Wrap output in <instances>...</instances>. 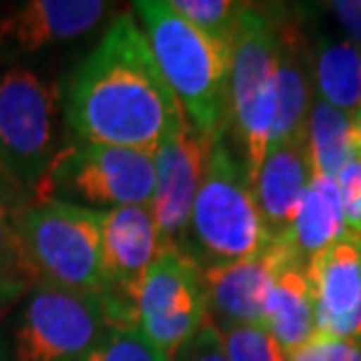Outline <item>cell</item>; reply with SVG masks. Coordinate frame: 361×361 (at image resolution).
<instances>
[{
  "instance_id": "cell-1",
  "label": "cell",
  "mask_w": 361,
  "mask_h": 361,
  "mask_svg": "<svg viewBox=\"0 0 361 361\" xmlns=\"http://www.w3.org/2000/svg\"><path fill=\"white\" fill-rule=\"evenodd\" d=\"M180 122L185 115L143 28L129 12L118 14L68 87L71 141L155 153Z\"/></svg>"
},
{
  "instance_id": "cell-2",
  "label": "cell",
  "mask_w": 361,
  "mask_h": 361,
  "mask_svg": "<svg viewBox=\"0 0 361 361\" xmlns=\"http://www.w3.org/2000/svg\"><path fill=\"white\" fill-rule=\"evenodd\" d=\"M134 10L188 125L209 141L226 136L230 47L195 28L169 3L141 0Z\"/></svg>"
},
{
  "instance_id": "cell-3",
  "label": "cell",
  "mask_w": 361,
  "mask_h": 361,
  "mask_svg": "<svg viewBox=\"0 0 361 361\" xmlns=\"http://www.w3.org/2000/svg\"><path fill=\"white\" fill-rule=\"evenodd\" d=\"M270 240L244 164L221 136L214 141L178 249L207 270L254 256Z\"/></svg>"
},
{
  "instance_id": "cell-4",
  "label": "cell",
  "mask_w": 361,
  "mask_h": 361,
  "mask_svg": "<svg viewBox=\"0 0 361 361\" xmlns=\"http://www.w3.org/2000/svg\"><path fill=\"white\" fill-rule=\"evenodd\" d=\"M277 120V10L247 3L230 47L228 122L249 183L270 150Z\"/></svg>"
},
{
  "instance_id": "cell-5",
  "label": "cell",
  "mask_w": 361,
  "mask_h": 361,
  "mask_svg": "<svg viewBox=\"0 0 361 361\" xmlns=\"http://www.w3.org/2000/svg\"><path fill=\"white\" fill-rule=\"evenodd\" d=\"M113 322L106 295L40 279L0 324V361H85Z\"/></svg>"
},
{
  "instance_id": "cell-6",
  "label": "cell",
  "mask_w": 361,
  "mask_h": 361,
  "mask_svg": "<svg viewBox=\"0 0 361 361\" xmlns=\"http://www.w3.org/2000/svg\"><path fill=\"white\" fill-rule=\"evenodd\" d=\"M157 183L155 153L97 143H71L33 185L35 204L66 202L104 212L153 204Z\"/></svg>"
},
{
  "instance_id": "cell-7",
  "label": "cell",
  "mask_w": 361,
  "mask_h": 361,
  "mask_svg": "<svg viewBox=\"0 0 361 361\" xmlns=\"http://www.w3.org/2000/svg\"><path fill=\"white\" fill-rule=\"evenodd\" d=\"M101 216L104 212L97 209L42 202L24 209L12 221L42 281L71 291L106 295Z\"/></svg>"
},
{
  "instance_id": "cell-8",
  "label": "cell",
  "mask_w": 361,
  "mask_h": 361,
  "mask_svg": "<svg viewBox=\"0 0 361 361\" xmlns=\"http://www.w3.org/2000/svg\"><path fill=\"white\" fill-rule=\"evenodd\" d=\"M56 92L21 66L0 75V171L14 183L35 185L52 164Z\"/></svg>"
},
{
  "instance_id": "cell-9",
  "label": "cell",
  "mask_w": 361,
  "mask_h": 361,
  "mask_svg": "<svg viewBox=\"0 0 361 361\" xmlns=\"http://www.w3.org/2000/svg\"><path fill=\"white\" fill-rule=\"evenodd\" d=\"M134 312L143 334L174 359L209 317L202 268L178 247L162 249L143 277Z\"/></svg>"
},
{
  "instance_id": "cell-10",
  "label": "cell",
  "mask_w": 361,
  "mask_h": 361,
  "mask_svg": "<svg viewBox=\"0 0 361 361\" xmlns=\"http://www.w3.org/2000/svg\"><path fill=\"white\" fill-rule=\"evenodd\" d=\"M212 148L214 141L200 136L185 120L171 129L155 150L157 183L150 209L157 223L162 249L180 244Z\"/></svg>"
},
{
  "instance_id": "cell-11",
  "label": "cell",
  "mask_w": 361,
  "mask_h": 361,
  "mask_svg": "<svg viewBox=\"0 0 361 361\" xmlns=\"http://www.w3.org/2000/svg\"><path fill=\"white\" fill-rule=\"evenodd\" d=\"M293 263L300 265L291 242L286 237H274L254 256L202 270L207 310L216 326L263 324L272 281L281 268Z\"/></svg>"
},
{
  "instance_id": "cell-12",
  "label": "cell",
  "mask_w": 361,
  "mask_h": 361,
  "mask_svg": "<svg viewBox=\"0 0 361 361\" xmlns=\"http://www.w3.org/2000/svg\"><path fill=\"white\" fill-rule=\"evenodd\" d=\"M162 251L150 204L104 209L101 216V270L106 295L134 307L143 277Z\"/></svg>"
},
{
  "instance_id": "cell-13",
  "label": "cell",
  "mask_w": 361,
  "mask_h": 361,
  "mask_svg": "<svg viewBox=\"0 0 361 361\" xmlns=\"http://www.w3.org/2000/svg\"><path fill=\"white\" fill-rule=\"evenodd\" d=\"M111 10L101 0H28L0 17V56L38 54L92 33Z\"/></svg>"
},
{
  "instance_id": "cell-14",
  "label": "cell",
  "mask_w": 361,
  "mask_h": 361,
  "mask_svg": "<svg viewBox=\"0 0 361 361\" xmlns=\"http://www.w3.org/2000/svg\"><path fill=\"white\" fill-rule=\"evenodd\" d=\"M314 334L361 341V240L341 237L307 265Z\"/></svg>"
},
{
  "instance_id": "cell-15",
  "label": "cell",
  "mask_w": 361,
  "mask_h": 361,
  "mask_svg": "<svg viewBox=\"0 0 361 361\" xmlns=\"http://www.w3.org/2000/svg\"><path fill=\"white\" fill-rule=\"evenodd\" d=\"M314 97L312 42L298 14L277 7V120L270 146L307 139Z\"/></svg>"
},
{
  "instance_id": "cell-16",
  "label": "cell",
  "mask_w": 361,
  "mask_h": 361,
  "mask_svg": "<svg viewBox=\"0 0 361 361\" xmlns=\"http://www.w3.org/2000/svg\"><path fill=\"white\" fill-rule=\"evenodd\" d=\"M310 180H312V160H310L307 139L270 146L261 169L251 180V190L272 240L291 233Z\"/></svg>"
},
{
  "instance_id": "cell-17",
  "label": "cell",
  "mask_w": 361,
  "mask_h": 361,
  "mask_svg": "<svg viewBox=\"0 0 361 361\" xmlns=\"http://www.w3.org/2000/svg\"><path fill=\"white\" fill-rule=\"evenodd\" d=\"M263 326L277 338L286 355H291L314 336V302L307 270L302 265H286L277 272L268 293Z\"/></svg>"
},
{
  "instance_id": "cell-18",
  "label": "cell",
  "mask_w": 361,
  "mask_h": 361,
  "mask_svg": "<svg viewBox=\"0 0 361 361\" xmlns=\"http://www.w3.org/2000/svg\"><path fill=\"white\" fill-rule=\"evenodd\" d=\"M343 235L345 221L336 178L312 174L286 240L291 242L300 265L307 270L310 261L341 240Z\"/></svg>"
},
{
  "instance_id": "cell-19",
  "label": "cell",
  "mask_w": 361,
  "mask_h": 361,
  "mask_svg": "<svg viewBox=\"0 0 361 361\" xmlns=\"http://www.w3.org/2000/svg\"><path fill=\"white\" fill-rule=\"evenodd\" d=\"M314 94L338 111L361 106V49L350 40H314Z\"/></svg>"
},
{
  "instance_id": "cell-20",
  "label": "cell",
  "mask_w": 361,
  "mask_h": 361,
  "mask_svg": "<svg viewBox=\"0 0 361 361\" xmlns=\"http://www.w3.org/2000/svg\"><path fill=\"white\" fill-rule=\"evenodd\" d=\"M355 115H348L314 97L307 120V146L312 174L336 178L355 150Z\"/></svg>"
},
{
  "instance_id": "cell-21",
  "label": "cell",
  "mask_w": 361,
  "mask_h": 361,
  "mask_svg": "<svg viewBox=\"0 0 361 361\" xmlns=\"http://www.w3.org/2000/svg\"><path fill=\"white\" fill-rule=\"evenodd\" d=\"M169 5L195 28L226 47H233L237 24L247 10V3L235 0H171Z\"/></svg>"
},
{
  "instance_id": "cell-22",
  "label": "cell",
  "mask_w": 361,
  "mask_h": 361,
  "mask_svg": "<svg viewBox=\"0 0 361 361\" xmlns=\"http://www.w3.org/2000/svg\"><path fill=\"white\" fill-rule=\"evenodd\" d=\"M85 361H171L139 324H108Z\"/></svg>"
},
{
  "instance_id": "cell-23",
  "label": "cell",
  "mask_w": 361,
  "mask_h": 361,
  "mask_svg": "<svg viewBox=\"0 0 361 361\" xmlns=\"http://www.w3.org/2000/svg\"><path fill=\"white\" fill-rule=\"evenodd\" d=\"M228 361H288L284 348L263 324L219 326Z\"/></svg>"
},
{
  "instance_id": "cell-24",
  "label": "cell",
  "mask_w": 361,
  "mask_h": 361,
  "mask_svg": "<svg viewBox=\"0 0 361 361\" xmlns=\"http://www.w3.org/2000/svg\"><path fill=\"white\" fill-rule=\"evenodd\" d=\"M338 190H341L345 237L361 240V146L355 139V150L345 162L341 174L336 176Z\"/></svg>"
},
{
  "instance_id": "cell-25",
  "label": "cell",
  "mask_w": 361,
  "mask_h": 361,
  "mask_svg": "<svg viewBox=\"0 0 361 361\" xmlns=\"http://www.w3.org/2000/svg\"><path fill=\"white\" fill-rule=\"evenodd\" d=\"M0 274L21 279L31 286L40 281V274L33 268L31 258H28L24 244H21L14 221L5 216L3 204H0Z\"/></svg>"
},
{
  "instance_id": "cell-26",
  "label": "cell",
  "mask_w": 361,
  "mask_h": 361,
  "mask_svg": "<svg viewBox=\"0 0 361 361\" xmlns=\"http://www.w3.org/2000/svg\"><path fill=\"white\" fill-rule=\"evenodd\" d=\"M288 361H361V341L314 334L288 355Z\"/></svg>"
},
{
  "instance_id": "cell-27",
  "label": "cell",
  "mask_w": 361,
  "mask_h": 361,
  "mask_svg": "<svg viewBox=\"0 0 361 361\" xmlns=\"http://www.w3.org/2000/svg\"><path fill=\"white\" fill-rule=\"evenodd\" d=\"M171 361H228L221 329L216 326L212 317H207L197 334L176 352Z\"/></svg>"
},
{
  "instance_id": "cell-28",
  "label": "cell",
  "mask_w": 361,
  "mask_h": 361,
  "mask_svg": "<svg viewBox=\"0 0 361 361\" xmlns=\"http://www.w3.org/2000/svg\"><path fill=\"white\" fill-rule=\"evenodd\" d=\"M324 7H329V12L341 21L348 40L361 49V0H334Z\"/></svg>"
},
{
  "instance_id": "cell-29",
  "label": "cell",
  "mask_w": 361,
  "mask_h": 361,
  "mask_svg": "<svg viewBox=\"0 0 361 361\" xmlns=\"http://www.w3.org/2000/svg\"><path fill=\"white\" fill-rule=\"evenodd\" d=\"M28 288H31V284H26V281L0 274V317H3L14 302L24 298Z\"/></svg>"
},
{
  "instance_id": "cell-30",
  "label": "cell",
  "mask_w": 361,
  "mask_h": 361,
  "mask_svg": "<svg viewBox=\"0 0 361 361\" xmlns=\"http://www.w3.org/2000/svg\"><path fill=\"white\" fill-rule=\"evenodd\" d=\"M352 122H355V139L361 146V106H359V111L355 113V118H352Z\"/></svg>"
},
{
  "instance_id": "cell-31",
  "label": "cell",
  "mask_w": 361,
  "mask_h": 361,
  "mask_svg": "<svg viewBox=\"0 0 361 361\" xmlns=\"http://www.w3.org/2000/svg\"><path fill=\"white\" fill-rule=\"evenodd\" d=\"M0 204H3V197H0Z\"/></svg>"
}]
</instances>
